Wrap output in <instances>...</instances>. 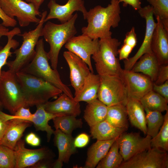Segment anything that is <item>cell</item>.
<instances>
[{
    "mask_svg": "<svg viewBox=\"0 0 168 168\" xmlns=\"http://www.w3.org/2000/svg\"><path fill=\"white\" fill-rule=\"evenodd\" d=\"M118 0H111L106 7L97 5L87 11L88 25L82 28L83 35L92 39L111 36L110 28H116L120 21V7Z\"/></svg>",
    "mask_w": 168,
    "mask_h": 168,
    "instance_id": "obj_1",
    "label": "cell"
},
{
    "mask_svg": "<svg viewBox=\"0 0 168 168\" xmlns=\"http://www.w3.org/2000/svg\"><path fill=\"white\" fill-rule=\"evenodd\" d=\"M15 74L24 97L25 107L44 104L63 92L52 84L32 75L21 71Z\"/></svg>",
    "mask_w": 168,
    "mask_h": 168,
    "instance_id": "obj_2",
    "label": "cell"
},
{
    "mask_svg": "<svg viewBox=\"0 0 168 168\" xmlns=\"http://www.w3.org/2000/svg\"><path fill=\"white\" fill-rule=\"evenodd\" d=\"M77 16L76 13L65 23L57 24L47 21L43 26L42 36L49 44L50 50L47 54L53 69H57L58 55L61 48L77 33L75 23Z\"/></svg>",
    "mask_w": 168,
    "mask_h": 168,
    "instance_id": "obj_3",
    "label": "cell"
},
{
    "mask_svg": "<svg viewBox=\"0 0 168 168\" xmlns=\"http://www.w3.org/2000/svg\"><path fill=\"white\" fill-rule=\"evenodd\" d=\"M35 51V55L32 60L20 71L32 75L50 83L70 98H73L71 90L63 83L57 69H53L49 65L43 39H39L38 41Z\"/></svg>",
    "mask_w": 168,
    "mask_h": 168,
    "instance_id": "obj_4",
    "label": "cell"
},
{
    "mask_svg": "<svg viewBox=\"0 0 168 168\" xmlns=\"http://www.w3.org/2000/svg\"><path fill=\"white\" fill-rule=\"evenodd\" d=\"M99 41V49L92 55L98 74L120 76L123 69L117 57L120 42L111 36L101 38Z\"/></svg>",
    "mask_w": 168,
    "mask_h": 168,
    "instance_id": "obj_5",
    "label": "cell"
},
{
    "mask_svg": "<svg viewBox=\"0 0 168 168\" xmlns=\"http://www.w3.org/2000/svg\"><path fill=\"white\" fill-rule=\"evenodd\" d=\"M47 15V11H44L41 13L39 23L34 29L18 35L22 37L23 42L21 47L13 53L15 55V59L7 62L6 65L10 71L15 73L21 71L34 57L36 54L35 47L39 38L42 36L44 20Z\"/></svg>",
    "mask_w": 168,
    "mask_h": 168,
    "instance_id": "obj_6",
    "label": "cell"
},
{
    "mask_svg": "<svg viewBox=\"0 0 168 168\" xmlns=\"http://www.w3.org/2000/svg\"><path fill=\"white\" fill-rule=\"evenodd\" d=\"M0 101L3 107L12 114L20 108L25 107L24 97L15 73L9 69L1 72Z\"/></svg>",
    "mask_w": 168,
    "mask_h": 168,
    "instance_id": "obj_7",
    "label": "cell"
},
{
    "mask_svg": "<svg viewBox=\"0 0 168 168\" xmlns=\"http://www.w3.org/2000/svg\"><path fill=\"white\" fill-rule=\"evenodd\" d=\"M100 84L97 99L107 107L123 105L128 100L127 90L120 76L99 75Z\"/></svg>",
    "mask_w": 168,
    "mask_h": 168,
    "instance_id": "obj_8",
    "label": "cell"
},
{
    "mask_svg": "<svg viewBox=\"0 0 168 168\" xmlns=\"http://www.w3.org/2000/svg\"><path fill=\"white\" fill-rule=\"evenodd\" d=\"M0 6L8 16L16 17L21 27L27 26L31 23L38 24L40 20L37 16L41 17V13L31 3L22 0H0Z\"/></svg>",
    "mask_w": 168,
    "mask_h": 168,
    "instance_id": "obj_9",
    "label": "cell"
},
{
    "mask_svg": "<svg viewBox=\"0 0 168 168\" xmlns=\"http://www.w3.org/2000/svg\"><path fill=\"white\" fill-rule=\"evenodd\" d=\"M167 152L151 147L123 161L119 168H168Z\"/></svg>",
    "mask_w": 168,
    "mask_h": 168,
    "instance_id": "obj_10",
    "label": "cell"
},
{
    "mask_svg": "<svg viewBox=\"0 0 168 168\" xmlns=\"http://www.w3.org/2000/svg\"><path fill=\"white\" fill-rule=\"evenodd\" d=\"M120 76L125 86L128 99L139 100L152 89L153 82L144 74L123 69Z\"/></svg>",
    "mask_w": 168,
    "mask_h": 168,
    "instance_id": "obj_11",
    "label": "cell"
},
{
    "mask_svg": "<svg viewBox=\"0 0 168 168\" xmlns=\"http://www.w3.org/2000/svg\"><path fill=\"white\" fill-rule=\"evenodd\" d=\"M138 12L141 17L145 20V36L141 45L136 54L133 57L124 60V69L125 70H131L135 63L144 54L153 53L151 43L156 22L154 20L152 7L148 5L141 7Z\"/></svg>",
    "mask_w": 168,
    "mask_h": 168,
    "instance_id": "obj_12",
    "label": "cell"
},
{
    "mask_svg": "<svg viewBox=\"0 0 168 168\" xmlns=\"http://www.w3.org/2000/svg\"><path fill=\"white\" fill-rule=\"evenodd\" d=\"M152 138L147 134L142 137L136 133H124L117 138L119 151L126 161L137 154L151 147Z\"/></svg>",
    "mask_w": 168,
    "mask_h": 168,
    "instance_id": "obj_13",
    "label": "cell"
},
{
    "mask_svg": "<svg viewBox=\"0 0 168 168\" xmlns=\"http://www.w3.org/2000/svg\"><path fill=\"white\" fill-rule=\"evenodd\" d=\"M65 47L68 51L84 61L87 65L91 72L94 73L91 57L99 49V39H92L82 34L74 36L67 42Z\"/></svg>",
    "mask_w": 168,
    "mask_h": 168,
    "instance_id": "obj_14",
    "label": "cell"
},
{
    "mask_svg": "<svg viewBox=\"0 0 168 168\" xmlns=\"http://www.w3.org/2000/svg\"><path fill=\"white\" fill-rule=\"evenodd\" d=\"M47 6L49 12L44 19V22L56 19L61 23H65L72 17L73 13L75 11L82 12L85 20L87 12L83 0H68L63 5L58 4L55 0H50Z\"/></svg>",
    "mask_w": 168,
    "mask_h": 168,
    "instance_id": "obj_15",
    "label": "cell"
},
{
    "mask_svg": "<svg viewBox=\"0 0 168 168\" xmlns=\"http://www.w3.org/2000/svg\"><path fill=\"white\" fill-rule=\"evenodd\" d=\"M16 156L15 168H30L39 161L51 158L50 152L46 147L31 149L25 147V142L20 139L14 149Z\"/></svg>",
    "mask_w": 168,
    "mask_h": 168,
    "instance_id": "obj_16",
    "label": "cell"
},
{
    "mask_svg": "<svg viewBox=\"0 0 168 168\" xmlns=\"http://www.w3.org/2000/svg\"><path fill=\"white\" fill-rule=\"evenodd\" d=\"M63 56L69 68L71 84L75 95L81 90L85 80L91 72L86 63L73 53L65 51Z\"/></svg>",
    "mask_w": 168,
    "mask_h": 168,
    "instance_id": "obj_17",
    "label": "cell"
},
{
    "mask_svg": "<svg viewBox=\"0 0 168 168\" xmlns=\"http://www.w3.org/2000/svg\"><path fill=\"white\" fill-rule=\"evenodd\" d=\"M156 25L151 43L152 51L160 65L168 64V31L161 20L156 17Z\"/></svg>",
    "mask_w": 168,
    "mask_h": 168,
    "instance_id": "obj_18",
    "label": "cell"
},
{
    "mask_svg": "<svg viewBox=\"0 0 168 168\" xmlns=\"http://www.w3.org/2000/svg\"><path fill=\"white\" fill-rule=\"evenodd\" d=\"M54 134V144L58 148V156L54 162L53 168H61L63 162L68 163L71 156L76 153L77 150L72 135L67 134L59 129H55Z\"/></svg>",
    "mask_w": 168,
    "mask_h": 168,
    "instance_id": "obj_19",
    "label": "cell"
},
{
    "mask_svg": "<svg viewBox=\"0 0 168 168\" xmlns=\"http://www.w3.org/2000/svg\"><path fill=\"white\" fill-rule=\"evenodd\" d=\"M44 106L47 111L54 114H62L76 117L81 113L79 102L64 93L56 100L48 101Z\"/></svg>",
    "mask_w": 168,
    "mask_h": 168,
    "instance_id": "obj_20",
    "label": "cell"
},
{
    "mask_svg": "<svg viewBox=\"0 0 168 168\" xmlns=\"http://www.w3.org/2000/svg\"><path fill=\"white\" fill-rule=\"evenodd\" d=\"M8 121L7 127L0 144L14 150L26 129L30 126L32 123L18 119H13Z\"/></svg>",
    "mask_w": 168,
    "mask_h": 168,
    "instance_id": "obj_21",
    "label": "cell"
},
{
    "mask_svg": "<svg viewBox=\"0 0 168 168\" xmlns=\"http://www.w3.org/2000/svg\"><path fill=\"white\" fill-rule=\"evenodd\" d=\"M44 104L36 106L37 110L28 119L27 121L33 124L36 130L46 132L47 141L49 142L54 130L49 124V122L57 116L67 115L48 112L45 110Z\"/></svg>",
    "mask_w": 168,
    "mask_h": 168,
    "instance_id": "obj_22",
    "label": "cell"
},
{
    "mask_svg": "<svg viewBox=\"0 0 168 168\" xmlns=\"http://www.w3.org/2000/svg\"><path fill=\"white\" fill-rule=\"evenodd\" d=\"M128 117L131 124L147 134V125L144 108L139 100L128 99L126 105Z\"/></svg>",
    "mask_w": 168,
    "mask_h": 168,
    "instance_id": "obj_23",
    "label": "cell"
},
{
    "mask_svg": "<svg viewBox=\"0 0 168 168\" xmlns=\"http://www.w3.org/2000/svg\"><path fill=\"white\" fill-rule=\"evenodd\" d=\"M117 139L107 140H97L93 144L88 150L87 157L83 168H95L105 156Z\"/></svg>",
    "mask_w": 168,
    "mask_h": 168,
    "instance_id": "obj_24",
    "label": "cell"
},
{
    "mask_svg": "<svg viewBox=\"0 0 168 168\" xmlns=\"http://www.w3.org/2000/svg\"><path fill=\"white\" fill-rule=\"evenodd\" d=\"M100 84V75L91 72L86 78L81 90L75 95L74 100L87 103L97 99V93Z\"/></svg>",
    "mask_w": 168,
    "mask_h": 168,
    "instance_id": "obj_25",
    "label": "cell"
},
{
    "mask_svg": "<svg viewBox=\"0 0 168 168\" xmlns=\"http://www.w3.org/2000/svg\"><path fill=\"white\" fill-rule=\"evenodd\" d=\"M134 65L131 70L148 76L154 82L156 80L160 65L153 53L144 54Z\"/></svg>",
    "mask_w": 168,
    "mask_h": 168,
    "instance_id": "obj_26",
    "label": "cell"
},
{
    "mask_svg": "<svg viewBox=\"0 0 168 168\" xmlns=\"http://www.w3.org/2000/svg\"><path fill=\"white\" fill-rule=\"evenodd\" d=\"M107 110L108 107L97 99L87 103L83 118L90 127L105 120Z\"/></svg>",
    "mask_w": 168,
    "mask_h": 168,
    "instance_id": "obj_27",
    "label": "cell"
},
{
    "mask_svg": "<svg viewBox=\"0 0 168 168\" xmlns=\"http://www.w3.org/2000/svg\"><path fill=\"white\" fill-rule=\"evenodd\" d=\"M90 128V133L92 138L100 140L117 139L127 130L114 127L106 120Z\"/></svg>",
    "mask_w": 168,
    "mask_h": 168,
    "instance_id": "obj_28",
    "label": "cell"
},
{
    "mask_svg": "<svg viewBox=\"0 0 168 168\" xmlns=\"http://www.w3.org/2000/svg\"><path fill=\"white\" fill-rule=\"evenodd\" d=\"M105 120L114 127L127 130L128 123L126 106L117 105L108 107Z\"/></svg>",
    "mask_w": 168,
    "mask_h": 168,
    "instance_id": "obj_29",
    "label": "cell"
},
{
    "mask_svg": "<svg viewBox=\"0 0 168 168\" xmlns=\"http://www.w3.org/2000/svg\"><path fill=\"white\" fill-rule=\"evenodd\" d=\"M139 101L144 108L151 111L162 112L168 110V101L152 90L147 93Z\"/></svg>",
    "mask_w": 168,
    "mask_h": 168,
    "instance_id": "obj_30",
    "label": "cell"
},
{
    "mask_svg": "<svg viewBox=\"0 0 168 168\" xmlns=\"http://www.w3.org/2000/svg\"><path fill=\"white\" fill-rule=\"evenodd\" d=\"M53 120L55 129H60L68 135H72L74 130L82 127V119H77L73 115L57 116L53 119Z\"/></svg>",
    "mask_w": 168,
    "mask_h": 168,
    "instance_id": "obj_31",
    "label": "cell"
},
{
    "mask_svg": "<svg viewBox=\"0 0 168 168\" xmlns=\"http://www.w3.org/2000/svg\"><path fill=\"white\" fill-rule=\"evenodd\" d=\"M124 161L119 151L117 139L113 143L105 156L99 162L97 168H119Z\"/></svg>",
    "mask_w": 168,
    "mask_h": 168,
    "instance_id": "obj_32",
    "label": "cell"
},
{
    "mask_svg": "<svg viewBox=\"0 0 168 168\" xmlns=\"http://www.w3.org/2000/svg\"><path fill=\"white\" fill-rule=\"evenodd\" d=\"M21 33L19 28L17 27L14 28L9 31L8 35L7 42L4 47L0 50V77L1 75L2 68V67L7 64V60L9 57L12 56L13 53L11 51L12 49H15L19 46V42L13 39L16 35Z\"/></svg>",
    "mask_w": 168,
    "mask_h": 168,
    "instance_id": "obj_33",
    "label": "cell"
},
{
    "mask_svg": "<svg viewBox=\"0 0 168 168\" xmlns=\"http://www.w3.org/2000/svg\"><path fill=\"white\" fill-rule=\"evenodd\" d=\"M147 125V134L152 138L154 137L158 132L164 121V116L161 112L151 111L144 108Z\"/></svg>",
    "mask_w": 168,
    "mask_h": 168,
    "instance_id": "obj_34",
    "label": "cell"
},
{
    "mask_svg": "<svg viewBox=\"0 0 168 168\" xmlns=\"http://www.w3.org/2000/svg\"><path fill=\"white\" fill-rule=\"evenodd\" d=\"M164 116L163 124L156 135L152 138L151 147L161 149L167 152L168 151V110Z\"/></svg>",
    "mask_w": 168,
    "mask_h": 168,
    "instance_id": "obj_35",
    "label": "cell"
},
{
    "mask_svg": "<svg viewBox=\"0 0 168 168\" xmlns=\"http://www.w3.org/2000/svg\"><path fill=\"white\" fill-rule=\"evenodd\" d=\"M152 7L154 15L158 17L168 31V0H147Z\"/></svg>",
    "mask_w": 168,
    "mask_h": 168,
    "instance_id": "obj_36",
    "label": "cell"
},
{
    "mask_svg": "<svg viewBox=\"0 0 168 168\" xmlns=\"http://www.w3.org/2000/svg\"><path fill=\"white\" fill-rule=\"evenodd\" d=\"M15 166L14 150L0 144V168H15Z\"/></svg>",
    "mask_w": 168,
    "mask_h": 168,
    "instance_id": "obj_37",
    "label": "cell"
},
{
    "mask_svg": "<svg viewBox=\"0 0 168 168\" xmlns=\"http://www.w3.org/2000/svg\"><path fill=\"white\" fill-rule=\"evenodd\" d=\"M168 80V64L160 65L157 77L154 82L156 84L159 85Z\"/></svg>",
    "mask_w": 168,
    "mask_h": 168,
    "instance_id": "obj_38",
    "label": "cell"
},
{
    "mask_svg": "<svg viewBox=\"0 0 168 168\" xmlns=\"http://www.w3.org/2000/svg\"><path fill=\"white\" fill-rule=\"evenodd\" d=\"M137 43V35L135 28L133 27L131 30L126 33L124 40V44H127L133 49L136 45Z\"/></svg>",
    "mask_w": 168,
    "mask_h": 168,
    "instance_id": "obj_39",
    "label": "cell"
},
{
    "mask_svg": "<svg viewBox=\"0 0 168 168\" xmlns=\"http://www.w3.org/2000/svg\"><path fill=\"white\" fill-rule=\"evenodd\" d=\"M152 90L168 101V80L159 85L156 84L153 82Z\"/></svg>",
    "mask_w": 168,
    "mask_h": 168,
    "instance_id": "obj_40",
    "label": "cell"
},
{
    "mask_svg": "<svg viewBox=\"0 0 168 168\" xmlns=\"http://www.w3.org/2000/svg\"><path fill=\"white\" fill-rule=\"evenodd\" d=\"M89 140V135L86 133H82L78 135L74 139V145L76 148L83 147L87 145Z\"/></svg>",
    "mask_w": 168,
    "mask_h": 168,
    "instance_id": "obj_41",
    "label": "cell"
},
{
    "mask_svg": "<svg viewBox=\"0 0 168 168\" xmlns=\"http://www.w3.org/2000/svg\"><path fill=\"white\" fill-rule=\"evenodd\" d=\"M0 18L2 20V24L6 27H14L17 25V21L15 19L8 16L3 11L0 6Z\"/></svg>",
    "mask_w": 168,
    "mask_h": 168,
    "instance_id": "obj_42",
    "label": "cell"
},
{
    "mask_svg": "<svg viewBox=\"0 0 168 168\" xmlns=\"http://www.w3.org/2000/svg\"><path fill=\"white\" fill-rule=\"evenodd\" d=\"M133 49V48L129 45L124 44L120 48L118 49L119 60L127 59Z\"/></svg>",
    "mask_w": 168,
    "mask_h": 168,
    "instance_id": "obj_43",
    "label": "cell"
},
{
    "mask_svg": "<svg viewBox=\"0 0 168 168\" xmlns=\"http://www.w3.org/2000/svg\"><path fill=\"white\" fill-rule=\"evenodd\" d=\"M51 158L42 159L30 166V168H53L54 162H52Z\"/></svg>",
    "mask_w": 168,
    "mask_h": 168,
    "instance_id": "obj_44",
    "label": "cell"
},
{
    "mask_svg": "<svg viewBox=\"0 0 168 168\" xmlns=\"http://www.w3.org/2000/svg\"><path fill=\"white\" fill-rule=\"evenodd\" d=\"M141 0H118L119 2H123V6L127 7L129 5L131 6L135 10L138 11L141 7Z\"/></svg>",
    "mask_w": 168,
    "mask_h": 168,
    "instance_id": "obj_45",
    "label": "cell"
},
{
    "mask_svg": "<svg viewBox=\"0 0 168 168\" xmlns=\"http://www.w3.org/2000/svg\"><path fill=\"white\" fill-rule=\"evenodd\" d=\"M8 125V121L0 117V141L2 139Z\"/></svg>",
    "mask_w": 168,
    "mask_h": 168,
    "instance_id": "obj_46",
    "label": "cell"
},
{
    "mask_svg": "<svg viewBox=\"0 0 168 168\" xmlns=\"http://www.w3.org/2000/svg\"><path fill=\"white\" fill-rule=\"evenodd\" d=\"M9 31V29L7 27L5 26L2 23L0 24V39L2 36H7ZM2 48V47L0 45V50Z\"/></svg>",
    "mask_w": 168,
    "mask_h": 168,
    "instance_id": "obj_47",
    "label": "cell"
},
{
    "mask_svg": "<svg viewBox=\"0 0 168 168\" xmlns=\"http://www.w3.org/2000/svg\"><path fill=\"white\" fill-rule=\"evenodd\" d=\"M26 1L32 3L36 9L38 11L40 6L44 2V0H26Z\"/></svg>",
    "mask_w": 168,
    "mask_h": 168,
    "instance_id": "obj_48",
    "label": "cell"
},
{
    "mask_svg": "<svg viewBox=\"0 0 168 168\" xmlns=\"http://www.w3.org/2000/svg\"><path fill=\"white\" fill-rule=\"evenodd\" d=\"M36 136V134L33 133L31 132L28 134L26 136L25 141L28 144L30 145L35 138Z\"/></svg>",
    "mask_w": 168,
    "mask_h": 168,
    "instance_id": "obj_49",
    "label": "cell"
},
{
    "mask_svg": "<svg viewBox=\"0 0 168 168\" xmlns=\"http://www.w3.org/2000/svg\"><path fill=\"white\" fill-rule=\"evenodd\" d=\"M40 138L36 136L31 142L30 145L35 147L38 146L40 145Z\"/></svg>",
    "mask_w": 168,
    "mask_h": 168,
    "instance_id": "obj_50",
    "label": "cell"
},
{
    "mask_svg": "<svg viewBox=\"0 0 168 168\" xmlns=\"http://www.w3.org/2000/svg\"><path fill=\"white\" fill-rule=\"evenodd\" d=\"M3 108L2 104L0 101V111L2 110Z\"/></svg>",
    "mask_w": 168,
    "mask_h": 168,
    "instance_id": "obj_51",
    "label": "cell"
}]
</instances>
